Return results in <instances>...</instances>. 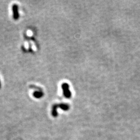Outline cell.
<instances>
[{
    "label": "cell",
    "mask_w": 140,
    "mask_h": 140,
    "mask_svg": "<svg viewBox=\"0 0 140 140\" xmlns=\"http://www.w3.org/2000/svg\"><path fill=\"white\" fill-rule=\"evenodd\" d=\"M13 17L15 20L18 19L19 15L18 13V6L16 4H14L13 6Z\"/></svg>",
    "instance_id": "2"
},
{
    "label": "cell",
    "mask_w": 140,
    "mask_h": 140,
    "mask_svg": "<svg viewBox=\"0 0 140 140\" xmlns=\"http://www.w3.org/2000/svg\"><path fill=\"white\" fill-rule=\"evenodd\" d=\"M58 106L64 111H67L69 109V106L67 104H60L58 105Z\"/></svg>",
    "instance_id": "5"
},
{
    "label": "cell",
    "mask_w": 140,
    "mask_h": 140,
    "mask_svg": "<svg viewBox=\"0 0 140 140\" xmlns=\"http://www.w3.org/2000/svg\"><path fill=\"white\" fill-rule=\"evenodd\" d=\"M57 108H58V105L57 104L54 105L53 106V109H52V115L53 117H57L58 115V113H57Z\"/></svg>",
    "instance_id": "4"
},
{
    "label": "cell",
    "mask_w": 140,
    "mask_h": 140,
    "mask_svg": "<svg viewBox=\"0 0 140 140\" xmlns=\"http://www.w3.org/2000/svg\"><path fill=\"white\" fill-rule=\"evenodd\" d=\"M44 93L42 91H36L33 93V96L36 98H41L43 96Z\"/></svg>",
    "instance_id": "3"
},
{
    "label": "cell",
    "mask_w": 140,
    "mask_h": 140,
    "mask_svg": "<svg viewBox=\"0 0 140 140\" xmlns=\"http://www.w3.org/2000/svg\"><path fill=\"white\" fill-rule=\"evenodd\" d=\"M62 88L63 91L64 96L67 98H70L71 97V93L69 90V85L67 83H63L62 85Z\"/></svg>",
    "instance_id": "1"
},
{
    "label": "cell",
    "mask_w": 140,
    "mask_h": 140,
    "mask_svg": "<svg viewBox=\"0 0 140 140\" xmlns=\"http://www.w3.org/2000/svg\"><path fill=\"white\" fill-rule=\"evenodd\" d=\"M0 87H1V82H0Z\"/></svg>",
    "instance_id": "6"
}]
</instances>
